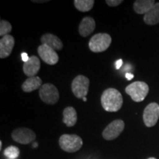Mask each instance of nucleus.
Masks as SVG:
<instances>
[{
    "label": "nucleus",
    "mask_w": 159,
    "mask_h": 159,
    "mask_svg": "<svg viewBox=\"0 0 159 159\" xmlns=\"http://www.w3.org/2000/svg\"><path fill=\"white\" fill-rule=\"evenodd\" d=\"M123 99L121 93L113 88L107 89L101 96V104L103 109L108 112H116L122 106Z\"/></svg>",
    "instance_id": "nucleus-1"
},
{
    "label": "nucleus",
    "mask_w": 159,
    "mask_h": 159,
    "mask_svg": "<svg viewBox=\"0 0 159 159\" xmlns=\"http://www.w3.org/2000/svg\"><path fill=\"white\" fill-rule=\"evenodd\" d=\"M125 92L130 95L131 99L136 102L144 100L149 92V86L146 83L136 81L125 88Z\"/></svg>",
    "instance_id": "nucleus-2"
},
{
    "label": "nucleus",
    "mask_w": 159,
    "mask_h": 159,
    "mask_svg": "<svg viewBox=\"0 0 159 159\" xmlns=\"http://www.w3.org/2000/svg\"><path fill=\"white\" fill-rule=\"evenodd\" d=\"M59 145L65 152H75L83 146V140L75 134H63L59 139Z\"/></svg>",
    "instance_id": "nucleus-3"
},
{
    "label": "nucleus",
    "mask_w": 159,
    "mask_h": 159,
    "mask_svg": "<svg viewBox=\"0 0 159 159\" xmlns=\"http://www.w3.org/2000/svg\"><path fill=\"white\" fill-rule=\"evenodd\" d=\"M111 43V37L108 33H98L91 37L89 47L93 52H102L107 50Z\"/></svg>",
    "instance_id": "nucleus-4"
},
{
    "label": "nucleus",
    "mask_w": 159,
    "mask_h": 159,
    "mask_svg": "<svg viewBox=\"0 0 159 159\" xmlns=\"http://www.w3.org/2000/svg\"><path fill=\"white\" fill-rule=\"evenodd\" d=\"M40 98L48 105H54L59 99V92L56 87L51 83H46L39 89Z\"/></svg>",
    "instance_id": "nucleus-5"
},
{
    "label": "nucleus",
    "mask_w": 159,
    "mask_h": 159,
    "mask_svg": "<svg viewBox=\"0 0 159 159\" xmlns=\"http://www.w3.org/2000/svg\"><path fill=\"white\" fill-rule=\"evenodd\" d=\"M89 79L84 75H77L71 83V90L77 98L83 99L88 94Z\"/></svg>",
    "instance_id": "nucleus-6"
},
{
    "label": "nucleus",
    "mask_w": 159,
    "mask_h": 159,
    "mask_svg": "<svg viewBox=\"0 0 159 159\" xmlns=\"http://www.w3.org/2000/svg\"><path fill=\"white\" fill-rule=\"evenodd\" d=\"M125 128V122L121 119H116L111 122L102 132V137L107 141L116 139Z\"/></svg>",
    "instance_id": "nucleus-7"
},
{
    "label": "nucleus",
    "mask_w": 159,
    "mask_h": 159,
    "mask_svg": "<svg viewBox=\"0 0 159 159\" xmlns=\"http://www.w3.org/2000/svg\"><path fill=\"white\" fill-rule=\"evenodd\" d=\"M159 118V105L156 102L150 103L143 113V120L148 128L156 125Z\"/></svg>",
    "instance_id": "nucleus-8"
},
{
    "label": "nucleus",
    "mask_w": 159,
    "mask_h": 159,
    "mask_svg": "<svg viewBox=\"0 0 159 159\" xmlns=\"http://www.w3.org/2000/svg\"><path fill=\"white\" fill-rule=\"evenodd\" d=\"M12 139L17 143L21 144H28L35 140V134L30 129L27 128H19L13 131Z\"/></svg>",
    "instance_id": "nucleus-9"
},
{
    "label": "nucleus",
    "mask_w": 159,
    "mask_h": 159,
    "mask_svg": "<svg viewBox=\"0 0 159 159\" xmlns=\"http://www.w3.org/2000/svg\"><path fill=\"white\" fill-rule=\"evenodd\" d=\"M38 53L43 62L49 65H55L58 62V55L56 51L48 46L41 44L38 48Z\"/></svg>",
    "instance_id": "nucleus-10"
},
{
    "label": "nucleus",
    "mask_w": 159,
    "mask_h": 159,
    "mask_svg": "<svg viewBox=\"0 0 159 159\" xmlns=\"http://www.w3.org/2000/svg\"><path fill=\"white\" fill-rule=\"evenodd\" d=\"M40 67H41V62H40L39 57L33 55V56L30 57L29 61L27 62L24 63L23 71L27 77H35V75L39 71Z\"/></svg>",
    "instance_id": "nucleus-11"
},
{
    "label": "nucleus",
    "mask_w": 159,
    "mask_h": 159,
    "mask_svg": "<svg viewBox=\"0 0 159 159\" xmlns=\"http://www.w3.org/2000/svg\"><path fill=\"white\" fill-rule=\"evenodd\" d=\"M15 44V40L11 35H5L0 40V57L6 58L11 54Z\"/></svg>",
    "instance_id": "nucleus-12"
},
{
    "label": "nucleus",
    "mask_w": 159,
    "mask_h": 159,
    "mask_svg": "<svg viewBox=\"0 0 159 159\" xmlns=\"http://www.w3.org/2000/svg\"><path fill=\"white\" fill-rule=\"evenodd\" d=\"M96 27L94 19L90 16L84 17L79 25V33L81 36L88 37Z\"/></svg>",
    "instance_id": "nucleus-13"
},
{
    "label": "nucleus",
    "mask_w": 159,
    "mask_h": 159,
    "mask_svg": "<svg viewBox=\"0 0 159 159\" xmlns=\"http://www.w3.org/2000/svg\"><path fill=\"white\" fill-rule=\"evenodd\" d=\"M41 41L42 44L48 46L55 51L61 50L63 48V43L61 39L56 35L51 34V33H47L42 35Z\"/></svg>",
    "instance_id": "nucleus-14"
},
{
    "label": "nucleus",
    "mask_w": 159,
    "mask_h": 159,
    "mask_svg": "<svg viewBox=\"0 0 159 159\" xmlns=\"http://www.w3.org/2000/svg\"><path fill=\"white\" fill-rule=\"evenodd\" d=\"M156 5L154 0H136L134 2V9L138 14H147Z\"/></svg>",
    "instance_id": "nucleus-15"
},
{
    "label": "nucleus",
    "mask_w": 159,
    "mask_h": 159,
    "mask_svg": "<svg viewBox=\"0 0 159 159\" xmlns=\"http://www.w3.org/2000/svg\"><path fill=\"white\" fill-rule=\"evenodd\" d=\"M42 85V80L39 77H32L27 78L21 85V89L25 92H32V91L40 89Z\"/></svg>",
    "instance_id": "nucleus-16"
},
{
    "label": "nucleus",
    "mask_w": 159,
    "mask_h": 159,
    "mask_svg": "<svg viewBox=\"0 0 159 159\" xmlns=\"http://www.w3.org/2000/svg\"><path fill=\"white\" fill-rule=\"evenodd\" d=\"M63 122L67 127H73L77 121V111L73 107H67L63 110Z\"/></svg>",
    "instance_id": "nucleus-17"
},
{
    "label": "nucleus",
    "mask_w": 159,
    "mask_h": 159,
    "mask_svg": "<svg viewBox=\"0 0 159 159\" xmlns=\"http://www.w3.org/2000/svg\"><path fill=\"white\" fill-rule=\"evenodd\" d=\"M144 21L149 25H154L159 23V2L156 3L152 8L144 15Z\"/></svg>",
    "instance_id": "nucleus-18"
},
{
    "label": "nucleus",
    "mask_w": 159,
    "mask_h": 159,
    "mask_svg": "<svg viewBox=\"0 0 159 159\" xmlns=\"http://www.w3.org/2000/svg\"><path fill=\"white\" fill-rule=\"evenodd\" d=\"M75 7L80 12H88L92 9L94 6V0H75L74 1Z\"/></svg>",
    "instance_id": "nucleus-19"
},
{
    "label": "nucleus",
    "mask_w": 159,
    "mask_h": 159,
    "mask_svg": "<svg viewBox=\"0 0 159 159\" xmlns=\"http://www.w3.org/2000/svg\"><path fill=\"white\" fill-rule=\"evenodd\" d=\"M19 155V149L16 146H10L4 150V156L7 159H16Z\"/></svg>",
    "instance_id": "nucleus-20"
},
{
    "label": "nucleus",
    "mask_w": 159,
    "mask_h": 159,
    "mask_svg": "<svg viewBox=\"0 0 159 159\" xmlns=\"http://www.w3.org/2000/svg\"><path fill=\"white\" fill-rule=\"evenodd\" d=\"M12 30V25L8 21L5 20H2L0 21V35L2 37L5 36V35H10L9 33Z\"/></svg>",
    "instance_id": "nucleus-21"
},
{
    "label": "nucleus",
    "mask_w": 159,
    "mask_h": 159,
    "mask_svg": "<svg viewBox=\"0 0 159 159\" xmlns=\"http://www.w3.org/2000/svg\"><path fill=\"white\" fill-rule=\"evenodd\" d=\"M122 2L123 1H122V0H106L105 2L110 7H116V6L120 5Z\"/></svg>",
    "instance_id": "nucleus-22"
},
{
    "label": "nucleus",
    "mask_w": 159,
    "mask_h": 159,
    "mask_svg": "<svg viewBox=\"0 0 159 159\" xmlns=\"http://www.w3.org/2000/svg\"><path fill=\"white\" fill-rule=\"evenodd\" d=\"M21 59H22V61L24 62H27V61H29L30 59V57L28 56V55H27V52H22L21 55Z\"/></svg>",
    "instance_id": "nucleus-23"
},
{
    "label": "nucleus",
    "mask_w": 159,
    "mask_h": 159,
    "mask_svg": "<svg viewBox=\"0 0 159 159\" xmlns=\"http://www.w3.org/2000/svg\"><path fill=\"white\" fill-rule=\"evenodd\" d=\"M123 64V61L122 59H119L117 60L116 61V63H115V66H116V69H119L122 67V66Z\"/></svg>",
    "instance_id": "nucleus-24"
},
{
    "label": "nucleus",
    "mask_w": 159,
    "mask_h": 159,
    "mask_svg": "<svg viewBox=\"0 0 159 159\" xmlns=\"http://www.w3.org/2000/svg\"><path fill=\"white\" fill-rule=\"evenodd\" d=\"M125 77H126L128 80H131L134 77V75L133 74H131V73H130V72H127L126 74H125Z\"/></svg>",
    "instance_id": "nucleus-25"
},
{
    "label": "nucleus",
    "mask_w": 159,
    "mask_h": 159,
    "mask_svg": "<svg viewBox=\"0 0 159 159\" xmlns=\"http://www.w3.org/2000/svg\"><path fill=\"white\" fill-rule=\"evenodd\" d=\"M32 2L34 3H43V2H49V1H32Z\"/></svg>",
    "instance_id": "nucleus-26"
},
{
    "label": "nucleus",
    "mask_w": 159,
    "mask_h": 159,
    "mask_svg": "<svg viewBox=\"0 0 159 159\" xmlns=\"http://www.w3.org/2000/svg\"><path fill=\"white\" fill-rule=\"evenodd\" d=\"M2 142L1 141V142H0V149H1V150H2Z\"/></svg>",
    "instance_id": "nucleus-27"
},
{
    "label": "nucleus",
    "mask_w": 159,
    "mask_h": 159,
    "mask_svg": "<svg viewBox=\"0 0 159 159\" xmlns=\"http://www.w3.org/2000/svg\"><path fill=\"white\" fill-rule=\"evenodd\" d=\"M83 100L84 101V102H86V101H87V98H86V97H84V98H83Z\"/></svg>",
    "instance_id": "nucleus-28"
},
{
    "label": "nucleus",
    "mask_w": 159,
    "mask_h": 159,
    "mask_svg": "<svg viewBox=\"0 0 159 159\" xmlns=\"http://www.w3.org/2000/svg\"><path fill=\"white\" fill-rule=\"evenodd\" d=\"M33 147H34V148H36V147H37V143H34V145H33Z\"/></svg>",
    "instance_id": "nucleus-29"
},
{
    "label": "nucleus",
    "mask_w": 159,
    "mask_h": 159,
    "mask_svg": "<svg viewBox=\"0 0 159 159\" xmlns=\"http://www.w3.org/2000/svg\"><path fill=\"white\" fill-rule=\"evenodd\" d=\"M148 159H156V158H153V157H151V158H149Z\"/></svg>",
    "instance_id": "nucleus-30"
}]
</instances>
